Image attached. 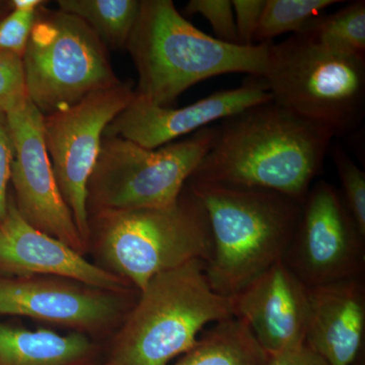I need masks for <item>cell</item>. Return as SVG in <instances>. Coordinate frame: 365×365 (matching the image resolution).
Here are the masks:
<instances>
[{
	"label": "cell",
	"instance_id": "cell-9",
	"mask_svg": "<svg viewBox=\"0 0 365 365\" xmlns=\"http://www.w3.org/2000/svg\"><path fill=\"white\" fill-rule=\"evenodd\" d=\"M135 98L131 81L93 91L76 104L43 115V135L60 193L86 246H90L88 184L97 163L103 137Z\"/></svg>",
	"mask_w": 365,
	"mask_h": 365
},
{
	"label": "cell",
	"instance_id": "cell-30",
	"mask_svg": "<svg viewBox=\"0 0 365 365\" xmlns=\"http://www.w3.org/2000/svg\"><path fill=\"white\" fill-rule=\"evenodd\" d=\"M88 365H105V364H103L102 361H97V362H93V364H88Z\"/></svg>",
	"mask_w": 365,
	"mask_h": 365
},
{
	"label": "cell",
	"instance_id": "cell-23",
	"mask_svg": "<svg viewBox=\"0 0 365 365\" xmlns=\"http://www.w3.org/2000/svg\"><path fill=\"white\" fill-rule=\"evenodd\" d=\"M28 100L23 57L0 50V112L9 114Z\"/></svg>",
	"mask_w": 365,
	"mask_h": 365
},
{
	"label": "cell",
	"instance_id": "cell-29",
	"mask_svg": "<svg viewBox=\"0 0 365 365\" xmlns=\"http://www.w3.org/2000/svg\"><path fill=\"white\" fill-rule=\"evenodd\" d=\"M9 9H11V6H9V2H7V4H4V2H0V19L9 13Z\"/></svg>",
	"mask_w": 365,
	"mask_h": 365
},
{
	"label": "cell",
	"instance_id": "cell-17",
	"mask_svg": "<svg viewBox=\"0 0 365 365\" xmlns=\"http://www.w3.org/2000/svg\"><path fill=\"white\" fill-rule=\"evenodd\" d=\"M100 348L83 333L60 335L0 324V365H88Z\"/></svg>",
	"mask_w": 365,
	"mask_h": 365
},
{
	"label": "cell",
	"instance_id": "cell-16",
	"mask_svg": "<svg viewBox=\"0 0 365 365\" xmlns=\"http://www.w3.org/2000/svg\"><path fill=\"white\" fill-rule=\"evenodd\" d=\"M365 287L361 276L309 287L306 344L330 365H353L364 348Z\"/></svg>",
	"mask_w": 365,
	"mask_h": 365
},
{
	"label": "cell",
	"instance_id": "cell-27",
	"mask_svg": "<svg viewBox=\"0 0 365 365\" xmlns=\"http://www.w3.org/2000/svg\"><path fill=\"white\" fill-rule=\"evenodd\" d=\"M13 158V143L6 117L4 113L0 112V222L6 218L9 209V196L7 189L11 182Z\"/></svg>",
	"mask_w": 365,
	"mask_h": 365
},
{
	"label": "cell",
	"instance_id": "cell-13",
	"mask_svg": "<svg viewBox=\"0 0 365 365\" xmlns=\"http://www.w3.org/2000/svg\"><path fill=\"white\" fill-rule=\"evenodd\" d=\"M272 101L264 81L254 76L239 88L217 91L180 109L151 104L135 93L128 107L108 125L104 136L121 137L155 150L185 134Z\"/></svg>",
	"mask_w": 365,
	"mask_h": 365
},
{
	"label": "cell",
	"instance_id": "cell-19",
	"mask_svg": "<svg viewBox=\"0 0 365 365\" xmlns=\"http://www.w3.org/2000/svg\"><path fill=\"white\" fill-rule=\"evenodd\" d=\"M60 11L91 26L107 47L126 48L140 11L139 0H59Z\"/></svg>",
	"mask_w": 365,
	"mask_h": 365
},
{
	"label": "cell",
	"instance_id": "cell-12",
	"mask_svg": "<svg viewBox=\"0 0 365 365\" xmlns=\"http://www.w3.org/2000/svg\"><path fill=\"white\" fill-rule=\"evenodd\" d=\"M128 294L106 292L52 276H0V314L98 333L124 319L135 304Z\"/></svg>",
	"mask_w": 365,
	"mask_h": 365
},
{
	"label": "cell",
	"instance_id": "cell-14",
	"mask_svg": "<svg viewBox=\"0 0 365 365\" xmlns=\"http://www.w3.org/2000/svg\"><path fill=\"white\" fill-rule=\"evenodd\" d=\"M0 276H52L106 292H133L116 274L91 263L83 255L31 225L19 212L13 196L0 222Z\"/></svg>",
	"mask_w": 365,
	"mask_h": 365
},
{
	"label": "cell",
	"instance_id": "cell-7",
	"mask_svg": "<svg viewBox=\"0 0 365 365\" xmlns=\"http://www.w3.org/2000/svg\"><path fill=\"white\" fill-rule=\"evenodd\" d=\"M215 126L150 150L121 137H103L88 184V215L100 211L175 205L215 139Z\"/></svg>",
	"mask_w": 365,
	"mask_h": 365
},
{
	"label": "cell",
	"instance_id": "cell-5",
	"mask_svg": "<svg viewBox=\"0 0 365 365\" xmlns=\"http://www.w3.org/2000/svg\"><path fill=\"white\" fill-rule=\"evenodd\" d=\"M90 232L108 270L139 292L158 274L206 263L212 252L207 213L187 184L170 207L93 213Z\"/></svg>",
	"mask_w": 365,
	"mask_h": 365
},
{
	"label": "cell",
	"instance_id": "cell-11",
	"mask_svg": "<svg viewBox=\"0 0 365 365\" xmlns=\"http://www.w3.org/2000/svg\"><path fill=\"white\" fill-rule=\"evenodd\" d=\"M13 143L11 181L21 215L41 232L83 255L86 246L60 193L43 135V115L30 100L6 115Z\"/></svg>",
	"mask_w": 365,
	"mask_h": 365
},
{
	"label": "cell",
	"instance_id": "cell-25",
	"mask_svg": "<svg viewBox=\"0 0 365 365\" xmlns=\"http://www.w3.org/2000/svg\"><path fill=\"white\" fill-rule=\"evenodd\" d=\"M40 9L23 11L11 7L0 19V50L23 57Z\"/></svg>",
	"mask_w": 365,
	"mask_h": 365
},
{
	"label": "cell",
	"instance_id": "cell-20",
	"mask_svg": "<svg viewBox=\"0 0 365 365\" xmlns=\"http://www.w3.org/2000/svg\"><path fill=\"white\" fill-rule=\"evenodd\" d=\"M304 32L334 49L365 56V1L351 2L337 13L319 16Z\"/></svg>",
	"mask_w": 365,
	"mask_h": 365
},
{
	"label": "cell",
	"instance_id": "cell-10",
	"mask_svg": "<svg viewBox=\"0 0 365 365\" xmlns=\"http://www.w3.org/2000/svg\"><path fill=\"white\" fill-rule=\"evenodd\" d=\"M364 240L341 192L319 181L302 201L283 261L307 287L357 277L364 270Z\"/></svg>",
	"mask_w": 365,
	"mask_h": 365
},
{
	"label": "cell",
	"instance_id": "cell-18",
	"mask_svg": "<svg viewBox=\"0 0 365 365\" xmlns=\"http://www.w3.org/2000/svg\"><path fill=\"white\" fill-rule=\"evenodd\" d=\"M269 354L242 319L218 322L172 365H266Z\"/></svg>",
	"mask_w": 365,
	"mask_h": 365
},
{
	"label": "cell",
	"instance_id": "cell-26",
	"mask_svg": "<svg viewBox=\"0 0 365 365\" xmlns=\"http://www.w3.org/2000/svg\"><path fill=\"white\" fill-rule=\"evenodd\" d=\"M232 4L234 6L239 44L255 45V35L260 23L266 0H232Z\"/></svg>",
	"mask_w": 365,
	"mask_h": 365
},
{
	"label": "cell",
	"instance_id": "cell-3",
	"mask_svg": "<svg viewBox=\"0 0 365 365\" xmlns=\"http://www.w3.org/2000/svg\"><path fill=\"white\" fill-rule=\"evenodd\" d=\"M187 185L207 213L212 252L205 275L215 292L234 297L284 259L299 225L302 201L267 190Z\"/></svg>",
	"mask_w": 365,
	"mask_h": 365
},
{
	"label": "cell",
	"instance_id": "cell-21",
	"mask_svg": "<svg viewBox=\"0 0 365 365\" xmlns=\"http://www.w3.org/2000/svg\"><path fill=\"white\" fill-rule=\"evenodd\" d=\"M344 4L339 0H266L255 41L258 44L271 43L283 34H299L334 4Z\"/></svg>",
	"mask_w": 365,
	"mask_h": 365
},
{
	"label": "cell",
	"instance_id": "cell-22",
	"mask_svg": "<svg viewBox=\"0 0 365 365\" xmlns=\"http://www.w3.org/2000/svg\"><path fill=\"white\" fill-rule=\"evenodd\" d=\"M333 160L342 187L341 195L365 237V173L341 148L334 150Z\"/></svg>",
	"mask_w": 365,
	"mask_h": 365
},
{
	"label": "cell",
	"instance_id": "cell-15",
	"mask_svg": "<svg viewBox=\"0 0 365 365\" xmlns=\"http://www.w3.org/2000/svg\"><path fill=\"white\" fill-rule=\"evenodd\" d=\"M232 297L242 319L269 355L306 344L309 287L281 260Z\"/></svg>",
	"mask_w": 365,
	"mask_h": 365
},
{
	"label": "cell",
	"instance_id": "cell-8",
	"mask_svg": "<svg viewBox=\"0 0 365 365\" xmlns=\"http://www.w3.org/2000/svg\"><path fill=\"white\" fill-rule=\"evenodd\" d=\"M46 6L38 13L23 54L29 98L44 116L121 83L107 46L91 26Z\"/></svg>",
	"mask_w": 365,
	"mask_h": 365
},
{
	"label": "cell",
	"instance_id": "cell-28",
	"mask_svg": "<svg viewBox=\"0 0 365 365\" xmlns=\"http://www.w3.org/2000/svg\"><path fill=\"white\" fill-rule=\"evenodd\" d=\"M266 365H330L307 344L295 349L269 355Z\"/></svg>",
	"mask_w": 365,
	"mask_h": 365
},
{
	"label": "cell",
	"instance_id": "cell-1",
	"mask_svg": "<svg viewBox=\"0 0 365 365\" xmlns=\"http://www.w3.org/2000/svg\"><path fill=\"white\" fill-rule=\"evenodd\" d=\"M188 182L261 189L304 201L335 134L269 102L223 119Z\"/></svg>",
	"mask_w": 365,
	"mask_h": 365
},
{
	"label": "cell",
	"instance_id": "cell-4",
	"mask_svg": "<svg viewBox=\"0 0 365 365\" xmlns=\"http://www.w3.org/2000/svg\"><path fill=\"white\" fill-rule=\"evenodd\" d=\"M232 317V297L211 288L205 263L189 262L158 274L139 292L102 362L169 365L196 344L204 327Z\"/></svg>",
	"mask_w": 365,
	"mask_h": 365
},
{
	"label": "cell",
	"instance_id": "cell-2",
	"mask_svg": "<svg viewBox=\"0 0 365 365\" xmlns=\"http://www.w3.org/2000/svg\"><path fill=\"white\" fill-rule=\"evenodd\" d=\"M270 44H228L192 25L172 0H140L126 49L138 73L137 97L169 107L205 79L227 73L262 78Z\"/></svg>",
	"mask_w": 365,
	"mask_h": 365
},
{
	"label": "cell",
	"instance_id": "cell-24",
	"mask_svg": "<svg viewBox=\"0 0 365 365\" xmlns=\"http://www.w3.org/2000/svg\"><path fill=\"white\" fill-rule=\"evenodd\" d=\"M188 14H200L212 26L216 39L240 45L235 11L230 0H190L185 7Z\"/></svg>",
	"mask_w": 365,
	"mask_h": 365
},
{
	"label": "cell",
	"instance_id": "cell-6",
	"mask_svg": "<svg viewBox=\"0 0 365 365\" xmlns=\"http://www.w3.org/2000/svg\"><path fill=\"white\" fill-rule=\"evenodd\" d=\"M273 102L335 136L359 126L365 112V56L339 51L309 34L270 44L260 78Z\"/></svg>",
	"mask_w": 365,
	"mask_h": 365
}]
</instances>
